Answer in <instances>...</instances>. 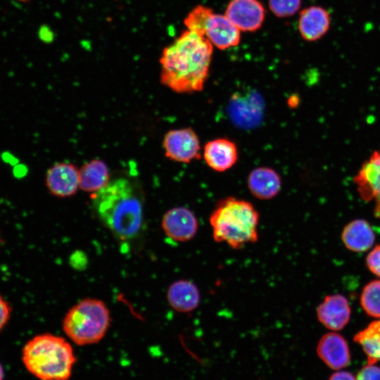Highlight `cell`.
<instances>
[{"label":"cell","mask_w":380,"mask_h":380,"mask_svg":"<svg viewBox=\"0 0 380 380\" xmlns=\"http://www.w3.org/2000/svg\"><path fill=\"white\" fill-rule=\"evenodd\" d=\"M109 182V170L101 160L94 159L79 170V188L86 192L96 193Z\"/></svg>","instance_id":"19"},{"label":"cell","mask_w":380,"mask_h":380,"mask_svg":"<svg viewBox=\"0 0 380 380\" xmlns=\"http://www.w3.org/2000/svg\"><path fill=\"white\" fill-rule=\"evenodd\" d=\"M203 158L207 165L217 172H224L231 168L238 158L236 144L225 138H219L208 141L204 146Z\"/></svg>","instance_id":"15"},{"label":"cell","mask_w":380,"mask_h":380,"mask_svg":"<svg viewBox=\"0 0 380 380\" xmlns=\"http://www.w3.org/2000/svg\"><path fill=\"white\" fill-rule=\"evenodd\" d=\"M355 377L356 380H380V367L376 364L367 363Z\"/></svg>","instance_id":"24"},{"label":"cell","mask_w":380,"mask_h":380,"mask_svg":"<svg viewBox=\"0 0 380 380\" xmlns=\"http://www.w3.org/2000/svg\"><path fill=\"white\" fill-rule=\"evenodd\" d=\"M213 13L211 8L198 5L189 13L184 20V24L188 30L204 37L206 22Z\"/></svg>","instance_id":"22"},{"label":"cell","mask_w":380,"mask_h":380,"mask_svg":"<svg viewBox=\"0 0 380 380\" xmlns=\"http://www.w3.org/2000/svg\"><path fill=\"white\" fill-rule=\"evenodd\" d=\"M224 15L241 32H254L262 26L265 11L258 0H231Z\"/></svg>","instance_id":"7"},{"label":"cell","mask_w":380,"mask_h":380,"mask_svg":"<svg viewBox=\"0 0 380 380\" xmlns=\"http://www.w3.org/2000/svg\"><path fill=\"white\" fill-rule=\"evenodd\" d=\"M161 227L171 239L185 242L192 239L198 229V222L195 214L186 207H175L163 215Z\"/></svg>","instance_id":"8"},{"label":"cell","mask_w":380,"mask_h":380,"mask_svg":"<svg viewBox=\"0 0 380 380\" xmlns=\"http://www.w3.org/2000/svg\"><path fill=\"white\" fill-rule=\"evenodd\" d=\"M362 198L374 200V215L380 217V151H376L363 163L355 178Z\"/></svg>","instance_id":"9"},{"label":"cell","mask_w":380,"mask_h":380,"mask_svg":"<svg viewBox=\"0 0 380 380\" xmlns=\"http://www.w3.org/2000/svg\"><path fill=\"white\" fill-rule=\"evenodd\" d=\"M1 243V234H0V244Z\"/></svg>","instance_id":"30"},{"label":"cell","mask_w":380,"mask_h":380,"mask_svg":"<svg viewBox=\"0 0 380 380\" xmlns=\"http://www.w3.org/2000/svg\"><path fill=\"white\" fill-rule=\"evenodd\" d=\"M45 183L52 195L61 198L70 196L79 188V170L71 163H55L47 170Z\"/></svg>","instance_id":"10"},{"label":"cell","mask_w":380,"mask_h":380,"mask_svg":"<svg viewBox=\"0 0 380 380\" xmlns=\"http://www.w3.org/2000/svg\"><path fill=\"white\" fill-rule=\"evenodd\" d=\"M167 300L172 309L179 312L195 310L201 301V293L191 281L180 279L172 282L167 291Z\"/></svg>","instance_id":"16"},{"label":"cell","mask_w":380,"mask_h":380,"mask_svg":"<svg viewBox=\"0 0 380 380\" xmlns=\"http://www.w3.org/2000/svg\"><path fill=\"white\" fill-rule=\"evenodd\" d=\"M213 239L239 249L258 239L259 213L248 201L227 197L217 204L209 217Z\"/></svg>","instance_id":"4"},{"label":"cell","mask_w":380,"mask_h":380,"mask_svg":"<svg viewBox=\"0 0 380 380\" xmlns=\"http://www.w3.org/2000/svg\"><path fill=\"white\" fill-rule=\"evenodd\" d=\"M110 313L101 300L84 298L65 314L62 327L75 344L83 346L99 342L110 325Z\"/></svg>","instance_id":"5"},{"label":"cell","mask_w":380,"mask_h":380,"mask_svg":"<svg viewBox=\"0 0 380 380\" xmlns=\"http://www.w3.org/2000/svg\"><path fill=\"white\" fill-rule=\"evenodd\" d=\"M165 156L170 160L189 163L201 158V145L196 133L189 127L167 132L163 141Z\"/></svg>","instance_id":"6"},{"label":"cell","mask_w":380,"mask_h":380,"mask_svg":"<svg viewBox=\"0 0 380 380\" xmlns=\"http://www.w3.org/2000/svg\"><path fill=\"white\" fill-rule=\"evenodd\" d=\"M331 22V15L327 9L319 6H311L300 12L298 29L303 39L315 42L329 32Z\"/></svg>","instance_id":"13"},{"label":"cell","mask_w":380,"mask_h":380,"mask_svg":"<svg viewBox=\"0 0 380 380\" xmlns=\"http://www.w3.org/2000/svg\"><path fill=\"white\" fill-rule=\"evenodd\" d=\"M12 308L9 303L0 295V331L6 326L11 316Z\"/></svg>","instance_id":"26"},{"label":"cell","mask_w":380,"mask_h":380,"mask_svg":"<svg viewBox=\"0 0 380 380\" xmlns=\"http://www.w3.org/2000/svg\"><path fill=\"white\" fill-rule=\"evenodd\" d=\"M248 187L251 193L262 200L275 197L281 190V180L273 169L260 167L253 170L248 177Z\"/></svg>","instance_id":"17"},{"label":"cell","mask_w":380,"mask_h":380,"mask_svg":"<svg viewBox=\"0 0 380 380\" xmlns=\"http://www.w3.org/2000/svg\"><path fill=\"white\" fill-rule=\"evenodd\" d=\"M351 310L348 299L341 294L327 296L317 308V317L326 328L339 331L348 323Z\"/></svg>","instance_id":"12"},{"label":"cell","mask_w":380,"mask_h":380,"mask_svg":"<svg viewBox=\"0 0 380 380\" xmlns=\"http://www.w3.org/2000/svg\"><path fill=\"white\" fill-rule=\"evenodd\" d=\"M329 380H356V377L349 372L337 370L330 376Z\"/></svg>","instance_id":"27"},{"label":"cell","mask_w":380,"mask_h":380,"mask_svg":"<svg viewBox=\"0 0 380 380\" xmlns=\"http://www.w3.org/2000/svg\"><path fill=\"white\" fill-rule=\"evenodd\" d=\"M76 360L71 344L50 333L34 336L22 350L25 368L40 380H68Z\"/></svg>","instance_id":"3"},{"label":"cell","mask_w":380,"mask_h":380,"mask_svg":"<svg viewBox=\"0 0 380 380\" xmlns=\"http://www.w3.org/2000/svg\"><path fill=\"white\" fill-rule=\"evenodd\" d=\"M92 205L102 223L121 241L135 238L143 224L142 201L126 178L110 181L94 194Z\"/></svg>","instance_id":"2"},{"label":"cell","mask_w":380,"mask_h":380,"mask_svg":"<svg viewBox=\"0 0 380 380\" xmlns=\"http://www.w3.org/2000/svg\"><path fill=\"white\" fill-rule=\"evenodd\" d=\"M4 376V368H3L2 365H1V364L0 363V380H3Z\"/></svg>","instance_id":"28"},{"label":"cell","mask_w":380,"mask_h":380,"mask_svg":"<svg viewBox=\"0 0 380 380\" xmlns=\"http://www.w3.org/2000/svg\"><path fill=\"white\" fill-rule=\"evenodd\" d=\"M301 6V0H269L271 11L277 17L293 15Z\"/></svg>","instance_id":"23"},{"label":"cell","mask_w":380,"mask_h":380,"mask_svg":"<svg viewBox=\"0 0 380 380\" xmlns=\"http://www.w3.org/2000/svg\"><path fill=\"white\" fill-rule=\"evenodd\" d=\"M13 1H18V2H23V3H26V2H28L30 0H13Z\"/></svg>","instance_id":"29"},{"label":"cell","mask_w":380,"mask_h":380,"mask_svg":"<svg viewBox=\"0 0 380 380\" xmlns=\"http://www.w3.org/2000/svg\"><path fill=\"white\" fill-rule=\"evenodd\" d=\"M366 263L369 270L380 277V244L376 246L367 255Z\"/></svg>","instance_id":"25"},{"label":"cell","mask_w":380,"mask_h":380,"mask_svg":"<svg viewBox=\"0 0 380 380\" xmlns=\"http://www.w3.org/2000/svg\"><path fill=\"white\" fill-rule=\"evenodd\" d=\"M360 305L368 315L380 318V280H373L364 287Z\"/></svg>","instance_id":"21"},{"label":"cell","mask_w":380,"mask_h":380,"mask_svg":"<svg viewBox=\"0 0 380 380\" xmlns=\"http://www.w3.org/2000/svg\"><path fill=\"white\" fill-rule=\"evenodd\" d=\"M341 239L348 249L364 252L373 246L375 235L368 222L358 219L351 221L343 228Z\"/></svg>","instance_id":"18"},{"label":"cell","mask_w":380,"mask_h":380,"mask_svg":"<svg viewBox=\"0 0 380 380\" xmlns=\"http://www.w3.org/2000/svg\"><path fill=\"white\" fill-rule=\"evenodd\" d=\"M319 357L329 368L341 370L350 363L348 343L341 334L329 332L323 335L317 346Z\"/></svg>","instance_id":"11"},{"label":"cell","mask_w":380,"mask_h":380,"mask_svg":"<svg viewBox=\"0 0 380 380\" xmlns=\"http://www.w3.org/2000/svg\"><path fill=\"white\" fill-rule=\"evenodd\" d=\"M204 37L219 49L236 46L241 39V31L224 15L213 13L208 18Z\"/></svg>","instance_id":"14"},{"label":"cell","mask_w":380,"mask_h":380,"mask_svg":"<svg viewBox=\"0 0 380 380\" xmlns=\"http://www.w3.org/2000/svg\"><path fill=\"white\" fill-rule=\"evenodd\" d=\"M213 45L188 30L166 46L160 58V82L177 93L202 91L208 79Z\"/></svg>","instance_id":"1"},{"label":"cell","mask_w":380,"mask_h":380,"mask_svg":"<svg viewBox=\"0 0 380 380\" xmlns=\"http://www.w3.org/2000/svg\"><path fill=\"white\" fill-rule=\"evenodd\" d=\"M354 341L361 346L367 357V362H380V319L371 322L354 336Z\"/></svg>","instance_id":"20"}]
</instances>
